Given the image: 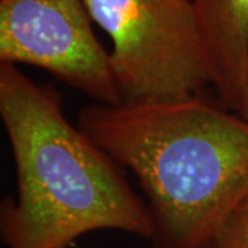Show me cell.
Segmentation results:
<instances>
[{"instance_id": "obj_1", "label": "cell", "mask_w": 248, "mask_h": 248, "mask_svg": "<svg viewBox=\"0 0 248 248\" xmlns=\"http://www.w3.org/2000/svg\"><path fill=\"white\" fill-rule=\"evenodd\" d=\"M79 127L133 172L153 248H213L248 196V123L203 98L84 107Z\"/></svg>"}, {"instance_id": "obj_2", "label": "cell", "mask_w": 248, "mask_h": 248, "mask_svg": "<svg viewBox=\"0 0 248 248\" xmlns=\"http://www.w3.org/2000/svg\"><path fill=\"white\" fill-rule=\"evenodd\" d=\"M0 117L13 151L17 197L0 210L7 248H69L80 236L119 231L151 241L146 202L80 127L60 95L17 65H0Z\"/></svg>"}, {"instance_id": "obj_3", "label": "cell", "mask_w": 248, "mask_h": 248, "mask_svg": "<svg viewBox=\"0 0 248 248\" xmlns=\"http://www.w3.org/2000/svg\"><path fill=\"white\" fill-rule=\"evenodd\" d=\"M112 40L110 63L122 101L197 97L211 66L193 0H83Z\"/></svg>"}, {"instance_id": "obj_4", "label": "cell", "mask_w": 248, "mask_h": 248, "mask_svg": "<svg viewBox=\"0 0 248 248\" xmlns=\"http://www.w3.org/2000/svg\"><path fill=\"white\" fill-rule=\"evenodd\" d=\"M83 0H0V61L50 72L98 104H122Z\"/></svg>"}, {"instance_id": "obj_5", "label": "cell", "mask_w": 248, "mask_h": 248, "mask_svg": "<svg viewBox=\"0 0 248 248\" xmlns=\"http://www.w3.org/2000/svg\"><path fill=\"white\" fill-rule=\"evenodd\" d=\"M225 107L239 109L248 80V0H193Z\"/></svg>"}, {"instance_id": "obj_6", "label": "cell", "mask_w": 248, "mask_h": 248, "mask_svg": "<svg viewBox=\"0 0 248 248\" xmlns=\"http://www.w3.org/2000/svg\"><path fill=\"white\" fill-rule=\"evenodd\" d=\"M213 248H248V196L222 225Z\"/></svg>"}, {"instance_id": "obj_7", "label": "cell", "mask_w": 248, "mask_h": 248, "mask_svg": "<svg viewBox=\"0 0 248 248\" xmlns=\"http://www.w3.org/2000/svg\"><path fill=\"white\" fill-rule=\"evenodd\" d=\"M240 112H241V117L248 123V80L247 84H246V90H244V94H243V99H241V104H240Z\"/></svg>"}]
</instances>
